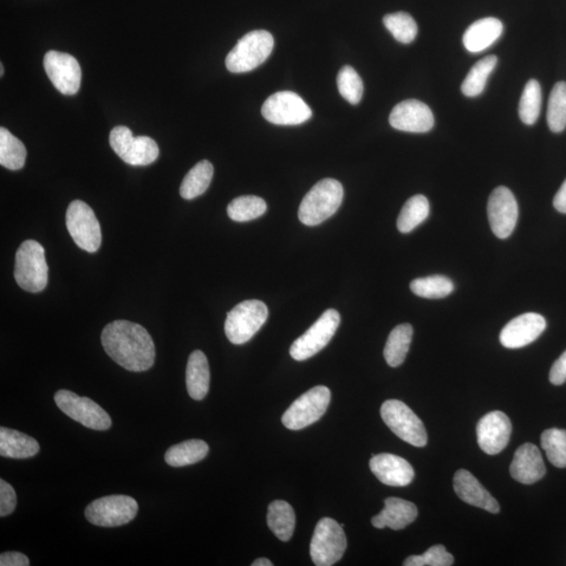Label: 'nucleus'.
Instances as JSON below:
<instances>
[{"mask_svg": "<svg viewBox=\"0 0 566 566\" xmlns=\"http://www.w3.org/2000/svg\"><path fill=\"white\" fill-rule=\"evenodd\" d=\"M44 70L53 86L63 95L74 96L81 86V68L76 58L50 51L44 56Z\"/></svg>", "mask_w": 566, "mask_h": 566, "instance_id": "nucleus-16", "label": "nucleus"}, {"mask_svg": "<svg viewBox=\"0 0 566 566\" xmlns=\"http://www.w3.org/2000/svg\"><path fill=\"white\" fill-rule=\"evenodd\" d=\"M384 25L392 32L395 41L401 43H412L418 35V24L414 19L405 12L394 13L383 19Z\"/></svg>", "mask_w": 566, "mask_h": 566, "instance_id": "nucleus-38", "label": "nucleus"}, {"mask_svg": "<svg viewBox=\"0 0 566 566\" xmlns=\"http://www.w3.org/2000/svg\"><path fill=\"white\" fill-rule=\"evenodd\" d=\"M370 470L382 484L390 487H406L413 483L414 470L408 461L398 455L381 453L369 461Z\"/></svg>", "mask_w": 566, "mask_h": 566, "instance_id": "nucleus-20", "label": "nucleus"}, {"mask_svg": "<svg viewBox=\"0 0 566 566\" xmlns=\"http://www.w3.org/2000/svg\"><path fill=\"white\" fill-rule=\"evenodd\" d=\"M413 329L408 323L400 324L389 334L384 357L390 367H398L404 363L412 344Z\"/></svg>", "mask_w": 566, "mask_h": 566, "instance_id": "nucleus-27", "label": "nucleus"}, {"mask_svg": "<svg viewBox=\"0 0 566 566\" xmlns=\"http://www.w3.org/2000/svg\"><path fill=\"white\" fill-rule=\"evenodd\" d=\"M550 381L554 385H562L566 382V350L559 357V359L552 364L550 372Z\"/></svg>", "mask_w": 566, "mask_h": 566, "instance_id": "nucleus-43", "label": "nucleus"}, {"mask_svg": "<svg viewBox=\"0 0 566 566\" xmlns=\"http://www.w3.org/2000/svg\"><path fill=\"white\" fill-rule=\"evenodd\" d=\"M497 57L490 55L475 63L461 84V92L467 97H478L484 92L487 78L496 68Z\"/></svg>", "mask_w": 566, "mask_h": 566, "instance_id": "nucleus-33", "label": "nucleus"}, {"mask_svg": "<svg viewBox=\"0 0 566 566\" xmlns=\"http://www.w3.org/2000/svg\"><path fill=\"white\" fill-rule=\"evenodd\" d=\"M209 452V446L201 440H189L168 449L165 460L169 466L179 468L199 463Z\"/></svg>", "mask_w": 566, "mask_h": 566, "instance_id": "nucleus-28", "label": "nucleus"}, {"mask_svg": "<svg viewBox=\"0 0 566 566\" xmlns=\"http://www.w3.org/2000/svg\"><path fill=\"white\" fill-rule=\"evenodd\" d=\"M0 565L2 566H29L30 561L27 556L17 552H6L0 556Z\"/></svg>", "mask_w": 566, "mask_h": 566, "instance_id": "nucleus-44", "label": "nucleus"}, {"mask_svg": "<svg viewBox=\"0 0 566 566\" xmlns=\"http://www.w3.org/2000/svg\"><path fill=\"white\" fill-rule=\"evenodd\" d=\"M512 478L524 485L535 484L545 473V465L539 449L530 442L520 446L510 467Z\"/></svg>", "mask_w": 566, "mask_h": 566, "instance_id": "nucleus-21", "label": "nucleus"}, {"mask_svg": "<svg viewBox=\"0 0 566 566\" xmlns=\"http://www.w3.org/2000/svg\"><path fill=\"white\" fill-rule=\"evenodd\" d=\"M418 507L408 500L389 497L384 510L373 517L372 524L376 529L390 528L394 531L405 529L418 517Z\"/></svg>", "mask_w": 566, "mask_h": 566, "instance_id": "nucleus-23", "label": "nucleus"}, {"mask_svg": "<svg viewBox=\"0 0 566 566\" xmlns=\"http://www.w3.org/2000/svg\"><path fill=\"white\" fill-rule=\"evenodd\" d=\"M296 516L292 506L283 500H275L269 506L268 525L282 542H289L294 533Z\"/></svg>", "mask_w": 566, "mask_h": 566, "instance_id": "nucleus-29", "label": "nucleus"}, {"mask_svg": "<svg viewBox=\"0 0 566 566\" xmlns=\"http://www.w3.org/2000/svg\"><path fill=\"white\" fill-rule=\"evenodd\" d=\"M330 390L325 386H316L303 394L283 416V424L290 431L313 425L327 413L330 403Z\"/></svg>", "mask_w": 566, "mask_h": 566, "instance_id": "nucleus-10", "label": "nucleus"}, {"mask_svg": "<svg viewBox=\"0 0 566 566\" xmlns=\"http://www.w3.org/2000/svg\"><path fill=\"white\" fill-rule=\"evenodd\" d=\"M389 123L401 132L424 134L434 126V116L425 103L406 100L394 107L389 116Z\"/></svg>", "mask_w": 566, "mask_h": 566, "instance_id": "nucleus-18", "label": "nucleus"}, {"mask_svg": "<svg viewBox=\"0 0 566 566\" xmlns=\"http://www.w3.org/2000/svg\"><path fill=\"white\" fill-rule=\"evenodd\" d=\"M54 400L64 414L87 428L104 431L112 426V419L106 410L86 396L62 389L55 394Z\"/></svg>", "mask_w": 566, "mask_h": 566, "instance_id": "nucleus-11", "label": "nucleus"}, {"mask_svg": "<svg viewBox=\"0 0 566 566\" xmlns=\"http://www.w3.org/2000/svg\"><path fill=\"white\" fill-rule=\"evenodd\" d=\"M262 114L276 125H299L311 119V109L302 97L292 92H279L265 100Z\"/></svg>", "mask_w": 566, "mask_h": 566, "instance_id": "nucleus-14", "label": "nucleus"}, {"mask_svg": "<svg viewBox=\"0 0 566 566\" xmlns=\"http://www.w3.org/2000/svg\"><path fill=\"white\" fill-rule=\"evenodd\" d=\"M429 213H431V205L427 198L422 194L414 195L403 206L396 226L401 233H410L424 223Z\"/></svg>", "mask_w": 566, "mask_h": 566, "instance_id": "nucleus-31", "label": "nucleus"}, {"mask_svg": "<svg viewBox=\"0 0 566 566\" xmlns=\"http://www.w3.org/2000/svg\"><path fill=\"white\" fill-rule=\"evenodd\" d=\"M138 511L139 505L133 497L110 496L89 504L86 517L90 524L102 528H116L132 522Z\"/></svg>", "mask_w": 566, "mask_h": 566, "instance_id": "nucleus-13", "label": "nucleus"}, {"mask_svg": "<svg viewBox=\"0 0 566 566\" xmlns=\"http://www.w3.org/2000/svg\"><path fill=\"white\" fill-rule=\"evenodd\" d=\"M343 186L334 179H324L311 189L299 207V220L314 227L333 217L343 200Z\"/></svg>", "mask_w": 566, "mask_h": 566, "instance_id": "nucleus-2", "label": "nucleus"}, {"mask_svg": "<svg viewBox=\"0 0 566 566\" xmlns=\"http://www.w3.org/2000/svg\"><path fill=\"white\" fill-rule=\"evenodd\" d=\"M65 223L70 236L80 249L89 253L99 250L102 243L101 227L94 210L87 203L79 199L71 201Z\"/></svg>", "mask_w": 566, "mask_h": 566, "instance_id": "nucleus-8", "label": "nucleus"}, {"mask_svg": "<svg viewBox=\"0 0 566 566\" xmlns=\"http://www.w3.org/2000/svg\"><path fill=\"white\" fill-rule=\"evenodd\" d=\"M542 87L537 80L532 79L525 84L522 99L519 102V116L526 125H534L542 110Z\"/></svg>", "mask_w": 566, "mask_h": 566, "instance_id": "nucleus-36", "label": "nucleus"}, {"mask_svg": "<svg viewBox=\"0 0 566 566\" xmlns=\"http://www.w3.org/2000/svg\"><path fill=\"white\" fill-rule=\"evenodd\" d=\"M348 548L343 526L331 518H322L311 538L310 554L317 566H331L341 561Z\"/></svg>", "mask_w": 566, "mask_h": 566, "instance_id": "nucleus-6", "label": "nucleus"}, {"mask_svg": "<svg viewBox=\"0 0 566 566\" xmlns=\"http://www.w3.org/2000/svg\"><path fill=\"white\" fill-rule=\"evenodd\" d=\"M552 204H554L555 209L558 212L566 214V180L556 193Z\"/></svg>", "mask_w": 566, "mask_h": 566, "instance_id": "nucleus-45", "label": "nucleus"}, {"mask_svg": "<svg viewBox=\"0 0 566 566\" xmlns=\"http://www.w3.org/2000/svg\"><path fill=\"white\" fill-rule=\"evenodd\" d=\"M542 446L551 464L566 468V431L548 429L542 435Z\"/></svg>", "mask_w": 566, "mask_h": 566, "instance_id": "nucleus-39", "label": "nucleus"}, {"mask_svg": "<svg viewBox=\"0 0 566 566\" xmlns=\"http://www.w3.org/2000/svg\"><path fill=\"white\" fill-rule=\"evenodd\" d=\"M410 290L414 295L426 299H441L452 294L454 283L450 278L432 275L414 279L410 283Z\"/></svg>", "mask_w": 566, "mask_h": 566, "instance_id": "nucleus-34", "label": "nucleus"}, {"mask_svg": "<svg viewBox=\"0 0 566 566\" xmlns=\"http://www.w3.org/2000/svg\"><path fill=\"white\" fill-rule=\"evenodd\" d=\"M252 566H273V563L269 561V559L259 558L252 563Z\"/></svg>", "mask_w": 566, "mask_h": 566, "instance_id": "nucleus-46", "label": "nucleus"}, {"mask_svg": "<svg viewBox=\"0 0 566 566\" xmlns=\"http://www.w3.org/2000/svg\"><path fill=\"white\" fill-rule=\"evenodd\" d=\"M49 266L43 246L25 240L16 252L14 277L17 284L30 292H42L48 285Z\"/></svg>", "mask_w": 566, "mask_h": 566, "instance_id": "nucleus-4", "label": "nucleus"}, {"mask_svg": "<svg viewBox=\"0 0 566 566\" xmlns=\"http://www.w3.org/2000/svg\"><path fill=\"white\" fill-rule=\"evenodd\" d=\"M338 89L340 95L353 106L360 103L363 96V81L357 71L346 65L343 67L337 77Z\"/></svg>", "mask_w": 566, "mask_h": 566, "instance_id": "nucleus-40", "label": "nucleus"}, {"mask_svg": "<svg viewBox=\"0 0 566 566\" xmlns=\"http://www.w3.org/2000/svg\"><path fill=\"white\" fill-rule=\"evenodd\" d=\"M478 445L485 453L496 455L509 444L512 424L502 412H492L481 418L477 428Z\"/></svg>", "mask_w": 566, "mask_h": 566, "instance_id": "nucleus-17", "label": "nucleus"}, {"mask_svg": "<svg viewBox=\"0 0 566 566\" xmlns=\"http://www.w3.org/2000/svg\"><path fill=\"white\" fill-rule=\"evenodd\" d=\"M265 201L262 198L254 197V195H244L234 199L229 206H227V216L238 223H245L256 219L266 212Z\"/></svg>", "mask_w": 566, "mask_h": 566, "instance_id": "nucleus-35", "label": "nucleus"}, {"mask_svg": "<svg viewBox=\"0 0 566 566\" xmlns=\"http://www.w3.org/2000/svg\"><path fill=\"white\" fill-rule=\"evenodd\" d=\"M504 24L497 18L479 19L467 29L463 37L465 48L470 53H480L496 43L503 35Z\"/></svg>", "mask_w": 566, "mask_h": 566, "instance_id": "nucleus-24", "label": "nucleus"}, {"mask_svg": "<svg viewBox=\"0 0 566 566\" xmlns=\"http://www.w3.org/2000/svg\"><path fill=\"white\" fill-rule=\"evenodd\" d=\"M27 149L23 143L8 129L0 128V164L10 171H19L24 166Z\"/></svg>", "mask_w": 566, "mask_h": 566, "instance_id": "nucleus-32", "label": "nucleus"}, {"mask_svg": "<svg viewBox=\"0 0 566 566\" xmlns=\"http://www.w3.org/2000/svg\"><path fill=\"white\" fill-rule=\"evenodd\" d=\"M268 307L260 301L240 302L227 315L225 333L232 344L249 342L268 319Z\"/></svg>", "mask_w": 566, "mask_h": 566, "instance_id": "nucleus-5", "label": "nucleus"}, {"mask_svg": "<svg viewBox=\"0 0 566 566\" xmlns=\"http://www.w3.org/2000/svg\"><path fill=\"white\" fill-rule=\"evenodd\" d=\"M518 204L510 189L497 187L494 189L487 201V217H489L492 232L500 239L512 236L518 220Z\"/></svg>", "mask_w": 566, "mask_h": 566, "instance_id": "nucleus-15", "label": "nucleus"}, {"mask_svg": "<svg viewBox=\"0 0 566 566\" xmlns=\"http://www.w3.org/2000/svg\"><path fill=\"white\" fill-rule=\"evenodd\" d=\"M101 341L107 354L129 372H146L153 367L154 343L140 324L126 320L109 323L102 331Z\"/></svg>", "mask_w": 566, "mask_h": 566, "instance_id": "nucleus-1", "label": "nucleus"}, {"mask_svg": "<svg viewBox=\"0 0 566 566\" xmlns=\"http://www.w3.org/2000/svg\"><path fill=\"white\" fill-rule=\"evenodd\" d=\"M4 73H5L4 64L2 63V64H0V75H2V76H3V75H4Z\"/></svg>", "mask_w": 566, "mask_h": 566, "instance_id": "nucleus-47", "label": "nucleus"}, {"mask_svg": "<svg viewBox=\"0 0 566 566\" xmlns=\"http://www.w3.org/2000/svg\"><path fill=\"white\" fill-rule=\"evenodd\" d=\"M274 49L271 32L256 30L240 38L226 58V67L231 73H248L262 65Z\"/></svg>", "mask_w": 566, "mask_h": 566, "instance_id": "nucleus-3", "label": "nucleus"}, {"mask_svg": "<svg viewBox=\"0 0 566 566\" xmlns=\"http://www.w3.org/2000/svg\"><path fill=\"white\" fill-rule=\"evenodd\" d=\"M113 151L132 166H147L159 158L160 149L149 136H134L126 126H116L109 135Z\"/></svg>", "mask_w": 566, "mask_h": 566, "instance_id": "nucleus-9", "label": "nucleus"}, {"mask_svg": "<svg viewBox=\"0 0 566 566\" xmlns=\"http://www.w3.org/2000/svg\"><path fill=\"white\" fill-rule=\"evenodd\" d=\"M454 562V558L450 552H447L444 545L438 544L431 546L422 555L410 556L406 559L405 566H450Z\"/></svg>", "mask_w": 566, "mask_h": 566, "instance_id": "nucleus-41", "label": "nucleus"}, {"mask_svg": "<svg viewBox=\"0 0 566 566\" xmlns=\"http://www.w3.org/2000/svg\"><path fill=\"white\" fill-rule=\"evenodd\" d=\"M341 322L340 314L329 309L305 333L292 344L290 355L296 361L315 356L333 339Z\"/></svg>", "mask_w": 566, "mask_h": 566, "instance_id": "nucleus-12", "label": "nucleus"}, {"mask_svg": "<svg viewBox=\"0 0 566 566\" xmlns=\"http://www.w3.org/2000/svg\"><path fill=\"white\" fill-rule=\"evenodd\" d=\"M41 450L38 441L29 435L10 428H0V455L3 458L24 459L35 457Z\"/></svg>", "mask_w": 566, "mask_h": 566, "instance_id": "nucleus-26", "label": "nucleus"}, {"mask_svg": "<svg viewBox=\"0 0 566 566\" xmlns=\"http://www.w3.org/2000/svg\"><path fill=\"white\" fill-rule=\"evenodd\" d=\"M454 491L468 505L480 507L487 512L497 514L500 506L496 498L487 492L478 478L467 470L460 469L454 475Z\"/></svg>", "mask_w": 566, "mask_h": 566, "instance_id": "nucleus-22", "label": "nucleus"}, {"mask_svg": "<svg viewBox=\"0 0 566 566\" xmlns=\"http://www.w3.org/2000/svg\"><path fill=\"white\" fill-rule=\"evenodd\" d=\"M381 416L396 437L414 447H425L428 442L426 428L412 409L398 400L383 403Z\"/></svg>", "mask_w": 566, "mask_h": 566, "instance_id": "nucleus-7", "label": "nucleus"}, {"mask_svg": "<svg viewBox=\"0 0 566 566\" xmlns=\"http://www.w3.org/2000/svg\"><path fill=\"white\" fill-rule=\"evenodd\" d=\"M546 119L552 133H562L566 128V82H558L552 88Z\"/></svg>", "mask_w": 566, "mask_h": 566, "instance_id": "nucleus-37", "label": "nucleus"}, {"mask_svg": "<svg viewBox=\"0 0 566 566\" xmlns=\"http://www.w3.org/2000/svg\"><path fill=\"white\" fill-rule=\"evenodd\" d=\"M214 168L209 161L198 162L186 174L180 188L181 197L185 199H193L204 194L209 188L213 178Z\"/></svg>", "mask_w": 566, "mask_h": 566, "instance_id": "nucleus-30", "label": "nucleus"}, {"mask_svg": "<svg viewBox=\"0 0 566 566\" xmlns=\"http://www.w3.org/2000/svg\"><path fill=\"white\" fill-rule=\"evenodd\" d=\"M546 329L544 317L526 313L514 318L500 333V343L511 349L522 348L538 339Z\"/></svg>", "mask_w": 566, "mask_h": 566, "instance_id": "nucleus-19", "label": "nucleus"}, {"mask_svg": "<svg viewBox=\"0 0 566 566\" xmlns=\"http://www.w3.org/2000/svg\"><path fill=\"white\" fill-rule=\"evenodd\" d=\"M186 384L189 395L195 401L205 398L209 392V363L203 351L194 350L189 357L186 369Z\"/></svg>", "mask_w": 566, "mask_h": 566, "instance_id": "nucleus-25", "label": "nucleus"}, {"mask_svg": "<svg viewBox=\"0 0 566 566\" xmlns=\"http://www.w3.org/2000/svg\"><path fill=\"white\" fill-rule=\"evenodd\" d=\"M17 496L13 487L4 479H0V516H9L14 512Z\"/></svg>", "mask_w": 566, "mask_h": 566, "instance_id": "nucleus-42", "label": "nucleus"}]
</instances>
